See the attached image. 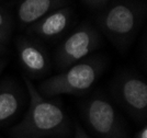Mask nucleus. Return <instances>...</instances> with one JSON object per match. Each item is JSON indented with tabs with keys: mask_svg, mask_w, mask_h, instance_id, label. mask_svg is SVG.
<instances>
[{
	"mask_svg": "<svg viewBox=\"0 0 147 138\" xmlns=\"http://www.w3.org/2000/svg\"><path fill=\"white\" fill-rule=\"evenodd\" d=\"M82 1H84L85 3H87L88 6L93 7V8H97V7L103 6L108 0H82Z\"/></svg>",
	"mask_w": 147,
	"mask_h": 138,
	"instance_id": "ddd939ff",
	"label": "nucleus"
},
{
	"mask_svg": "<svg viewBox=\"0 0 147 138\" xmlns=\"http://www.w3.org/2000/svg\"><path fill=\"white\" fill-rule=\"evenodd\" d=\"M30 104L21 122L9 131L12 138H67L70 122L58 103L44 98L30 80L24 79Z\"/></svg>",
	"mask_w": 147,
	"mask_h": 138,
	"instance_id": "f257e3e1",
	"label": "nucleus"
},
{
	"mask_svg": "<svg viewBox=\"0 0 147 138\" xmlns=\"http://www.w3.org/2000/svg\"><path fill=\"white\" fill-rule=\"evenodd\" d=\"M114 98L131 116L138 122L146 120L147 83L132 73L121 75L112 88Z\"/></svg>",
	"mask_w": 147,
	"mask_h": 138,
	"instance_id": "423d86ee",
	"label": "nucleus"
},
{
	"mask_svg": "<svg viewBox=\"0 0 147 138\" xmlns=\"http://www.w3.org/2000/svg\"><path fill=\"white\" fill-rule=\"evenodd\" d=\"M5 50H6L5 45H1V44H0V55L2 54V53H5Z\"/></svg>",
	"mask_w": 147,
	"mask_h": 138,
	"instance_id": "dca6fc26",
	"label": "nucleus"
},
{
	"mask_svg": "<svg viewBox=\"0 0 147 138\" xmlns=\"http://www.w3.org/2000/svg\"><path fill=\"white\" fill-rule=\"evenodd\" d=\"M81 112L89 131L97 138H129L121 116L102 94L96 93L85 100Z\"/></svg>",
	"mask_w": 147,
	"mask_h": 138,
	"instance_id": "20e7f679",
	"label": "nucleus"
},
{
	"mask_svg": "<svg viewBox=\"0 0 147 138\" xmlns=\"http://www.w3.org/2000/svg\"><path fill=\"white\" fill-rule=\"evenodd\" d=\"M104 65V59L101 57L93 56L84 58L61 73L45 79L40 83L38 91L45 96L61 94L80 96L97 82L103 72Z\"/></svg>",
	"mask_w": 147,
	"mask_h": 138,
	"instance_id": "f03ea898",
	"label": "nucleus"
},
{
	"mask_svg": "<svg viewBox=\"0 0 147 138\" xmlns=\"http://www.w3.org/2000/svg\"><path fill=\"white\" fill-rule=\"evenodd\" d=\"M73 138H90L88 136L86 131L80 126L79 124H77L75 126V131H74V137Z\"/></svg>",
	"mask_w": 147,
	"mask_h": 138,
	"instance_id": "f8f14e48",
	"label": "nucleus"
},
{
	"mask_svg": "<svg viewBox=\"0 0 147 138\" xmlns=\"http://www.w3.org/2000/svg\"><path fill=\"white\" fill-rule=\"evenodd\" d=\"M101 37L98 31L89 24H84L74 31L59 45L56 52V63L61 69L73 66L99 47Z\"/></svg>",
	"mask_w": 147,
	"mask_h": 138,
	"instance_id": "39448f33",
	"label": "nucleus"
},
{
	"mask_svg": "<svg viewBox=\"0 0 147 138\" xmlns=\"http://www.w3.org/2000/svg\"><path fill=\"white\" fill-rule=\"evenodd\" d=\"M142 22L141 10L132 2H117L101 13L99 24L108 38L119 48L133 42Z\"/></svg>",
	"mask_w": 147,
	"mask_h": 138,
	"instance_id": "7ed1b4c3",
	"label": "nucleus"
},
{
	"mask_svg": "<svg viewBox=\"0 0 147 138\" xmlns=\"http://www.w3.org/2000/svg\"><path fill=\"white\" fill-rule=\"evenodd\" d=\"M6 64H7L6 59H0V75H1V72L3 70V68L6 67Z\"/></svg>",
	"mask_w": 147,
	"mask_h": 138,
	"instance_id": "2eb2a0df",
	"label": "nucleus"
},
{
	"mask_svg": "<svg viewBox=\"0 0 147 138\" xmlns=\"http://www.w3.org/2000/svg\"><path fill=\"white\" fill-rule=\"evenodd\" d=\"M17 49L21 65L31 77L37 78L49 71V56L38 43L21 37L17 42Z\"/></svg>",
	"mask_w": 147,
	"mask_h": 138,
	"instance_id": "0eeeda50",
	"label": "nucleus"
},
{
	"mask_svg": "<svg viewBox=\"0 0 147 138\" xmlns=\"http://www.w3.org/2000/svg\"><path fill=\"white\" fill-rule=\"evenodd\" d=\"M11 31H12L11 19L6 13V11L0 9V44L1 45H6L8 43L11 35Z\"/></svg>",
	"mask_w": 147,
	"mask_h": 138,
	"instance_id": "9b49d317",
	"label": "nucleus"
},
{
	"mask_svg": "<svg viewBox=\"0 0 147 138\" xmlns=\"http://www.w3.org/2000/svg\"><path fill=\"white\" fill-rule=\"evenodd\" d=\"M135 138H147V126L146 125H144V126L142 127V129H140V131L137 132Z\"/></svg>",
	"mask_w": 147,
	"mask_h": 138,
	"instance_id": "4468645a",
	"label": "nucleus"
},
{
	"mask_svg": "<svg viewBox=\"0 0 147 138\" xmlns=\"http://www.w3.org/2000/svg\"><path fill=\"white\" fill-rule=\"evenodd\" d=\"M73 10L69 7H61L49 12L45 17L33 23L30 32L43 38H54L61 35L68 28L71 20Z\"/></svg>",
	"mask_w": 147,
	"mask_h": 138,
	"instance_id": "6e6552de",
	"label": "nucleus"
},
{
	"mask_svg": "<svg viewBox=\"0 0 147 138\" xmlns=\"http://www.w3.org/2000/svg\"><path fill=\"white\" fill-rule=\"evenodd\" d=\"M65 3L66 0H22L17 9V18L22 25H32Z\"/></svg>",
	"mask_w": 147,
	"mask_h": 138,
	"instance_id": "1a4fd4ad",
	"label": "nucleus"
},
{
	"mask_svg": "<svg viewBox=\"0 0 147 138\" xmlns=\"http://www.w3.org/2000/svg\"><path fill=\"white\" fill-rule=\"evenodd\" d=\"M21 96L14 83L6 81L0 85V126H3L20 108Z\"/></svg>",
	"mask_w": 147,
	"mask_h": 138,
	"instance_id": "9d476101",
	"label": "nucleus"
}]
</instances>
